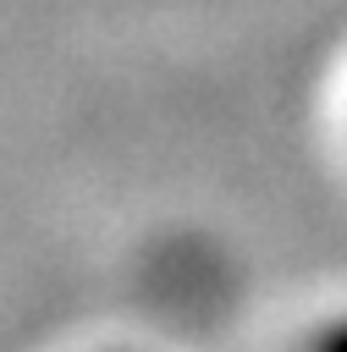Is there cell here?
<instances>
[{
	"mask_svg": "<svg viewBox=\"0 0 347 352\" xmlns=\"http://www.w3.org/2000/svg\"><path fill=\"white\" fill-rule=\"evenodd\" d=\"M303 352H347V314H330L303 336Z\"/></svg>",
	"mask_w": 347,
	"mask_h": 352,
	"instance_id": "6da1fadb",
	"label": "cell"
}]
</instances>
